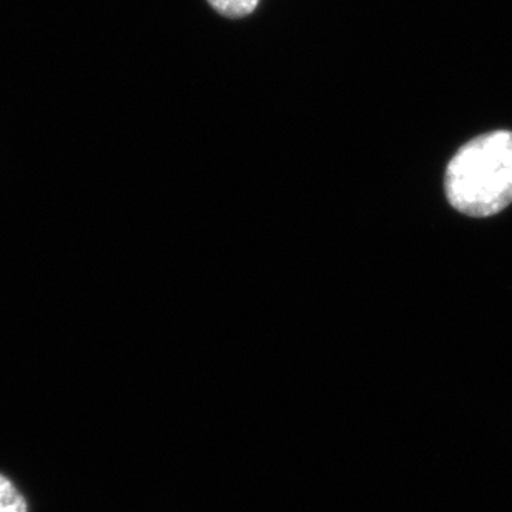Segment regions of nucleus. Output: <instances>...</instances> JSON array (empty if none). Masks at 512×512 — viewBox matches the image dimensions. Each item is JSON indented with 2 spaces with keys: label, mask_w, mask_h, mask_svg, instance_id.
Masks as SVG:
<instances>
[{
  "label": "nucleus",
  "mask_w": 512,
  "mask_h": 512,
  "mask_svg": "<svg viewBox=\"0 0 512 512\" xmlns=\"http://www.w3.org/2000/svg\"><path fill=\"white\" fill-rule=\"evenodd\" d=\"M444 192L451 207L468 217L506 210L512 203V132L494 130L464 143L448 163Z\"/></svg>",
  "instance_id": "1"
},
{
  "label": "nucleus",
  "mask_w": 512,
  "mask_h": 512,
  "mask_svg": "<svg viewBox=\"0 0 512 512\" xmlns=\"http://www.w3.org/2000/svg\"><path fill=\"white\" fill-rule=\"evenodd\" d=\"M218 14L230 19H242L253 14L260 0H208Z\"/></svg>",
  "instance_id": "3"
},
{
  "label": "nucleus",
  "mask_w": 512,
  "mask_h": 512,
  "mask_svg": "<svg viewBox=\"0 0 512 512\" xmlns=\"http://www.w3.org/2000/svg\"><path fill=\"white\" fill-rule=\"evenodd\" d=\"M0 512H30L24 493L4 473H0Z\"/></svg>",
  "instance_id": "2"
}]
</instances>
